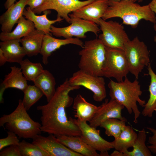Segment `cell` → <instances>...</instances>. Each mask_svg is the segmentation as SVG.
<instances>
[{
	"label": "cell",
	"instance_id": "6da1fadb",
	"mask_svg": "<svg viewBox=\"0 0 156 156\" xmlns=\"http://www.w3.org/2000/svg\"><path fill=\"white\" fill-rule=\"evenodd\" d=\"M80 86H72L68 79L56 89L54 95L46 104L39 105L37 109L41 113L42 132L55 136H80L81 132L73 118L67 117L66 108L70 106L74 99L69 95L71 91L78 90Z\"/></svg>",
	"mask_w": 156,
	"mask_h": 156
},
{
	"label": "cell",
	"instance_id": "7a4b0ae2",
	"mask_svg": "<svg viewBox=\"0 0 156 156\" xmlns=\"http://www.w3.org/2000/svg\"><path fill=\"white\" fill-rule=\"evenodd\" d=\"M108 6L102 18L104 20L119 17L122 20L123 24L135 28L142 20L156 23L155 13L148 5H140L129 1H108Z\"/></svg>",
	"mask_w": 156,
	"mask_h": 156
},
{
	"label": "cell",
	"instance_id": "3957f363",
	"mask_svg": "<svg viewBox=\"0 0 156 156\" xmlns=\"http://www.w3.org/2000/svg\"><path fill=\"white\" fill-rule=\"evenodd\" d=\"M125 78L124 80L120 82L110 80L108 84L109 89V95L111 99L116 100L124 106L129 114L133 113V122L136 123L141 114L137 103L144 107L146 101L140 97L142 92L138 79H135L131 82L127 76Z\"/></svg>",
	"mask_w": 156,
	"mask_h": 156
},
{
	"label": "cell",
	"instance_id": "277c9868",
	"mask_svg": "<svg viewBox=\"0 0 156 156\" xmlns=\"http://www.w3.org/2000/svg\"><path fill=\"white\" fill-rule=\"evenodd\" d=\"M5 127L20 138L33 139L42 132L41 124L33 120L28 114L20 99L16 109L11 113L4 115L0 118V126Z\"/></svg>",
	"mask_w": 156,
	"mask_h": 156
},
{
	"label": "cell",
	"instance_id": "5b68a950",
	"mask_svg": "<svg viewBox=\"0 0 156 156\" xmlns=\"http://www.w3.org/2000/svg\"><path fill=\"white\" fill-rule=\"evenodd\" d=\"M78 67L90 74L103 77V69L106 59L105 47L98 39L86 41L79 52Z\"/></svg>",
	"mask_w": 156,
	"mask_h": 156
},
{
	"label": "cell",
	"instance_id": "8992f818",
	"mask_svg": "<svg viewBox=\"0 0 156 156\" xmlns=\"http://www.w3.org/2000/svg\"><path fill=\"white\" fill-rule=\"evenodd\" d=\"M124 51L129 72L138 79L140 73L150 63L149 51L147 47L136 36L125 43Z\"/></svg>",
	"mask_w": 156,
	"mask_h": 156
},
{
	"label": "cell",
	"instance_id": "52a82bcc",
	"mask_svg": "<svg viewBox=\"0 0 156 156\" xmlns=\"http://www.w3.org/2000/svg\"><path fill=\"white\" fill-rule=\"evenodd\" d=\"M106 59L103 69V76L113 77L120 82L129 72L128 63L123 50L105 47Z\"/></svg>",
	"mask_w": 156,
	"mask_h": 156
},
{
	"label": "cell",
	"instance_id": "ba28073f",
	"mask_svg": "<svg viewBox=\"0 0 156 156\" xmlns=\"http://www.w3.org/2000/svg\"><path fill=\"white\" fill-rule=\"evenodd\" d=\"M99 25L102 32L99 39L105 46L124 50L125 44L130 39L123 26L116 21H106L102 18L99 20Z\"/></svg>",
	"mask_w": 156,
	"mask_h": 156
},
{
	"label": "cell",
	"instance_id": "9c48e42d",
	"mask_svg": "<svg viewBox=\"0 0 156 156\" xmlns=\"http://www.w3.org/2000/svg\"><path fill=\"white\" fill-rule=\"evenodd\" d=\"M70 24L67 26L57 27L53 25L51 27L50 32L57 37H63L65 38L75 36L79 38H85V34L88 32L94 33L96 36L101 30L97 24L81 18L69 16Z\"/></svg>",
	"mask_w": 156,
	"mask_h": 156
},
{
	"label": "cell",
	"instance_id": "30bf717a",
	"mask_svg": "<svg viewBox=\"0 0 156 156\" xmlns=\"http://www.w3.org/2000/svg\"><path fill=\"white\" fill-rule=\"evenodd\" d=\"M68 81L72 86H83L91 91L93 99L96 102H101L106 97L105 82L102 77L94 76L79 69L73 74Z\"/></svg>",
	"mask_w": 156,
	"mask_h": 156
},
{
	"label": "cell",
	"instance_id": "8fae6325",
	"mask_svg": "<svg viewBox=\"0 0 156 156\" xmlns=\"http://www.w3.org/2000/svg\"><path fill=\"white\" fill-rule=\"evenodd\" d=\"M95 0H45L42 5L33 11L35 14H39L45 10H54L57 12V18L61 17L70 23L69 14Z\"/></svg>",
	"mask_w": 156,
	"mask_h": 156
},
{
	"label": "cell",
	"instance_id": "7c38bea8",
	"mask_svg": "<svg viewBox=\"0 0 156 156\" xmlns=\"http://www.w3.org/2000/svg\"><path fill=\"white\" fill-rule=\"evenodd\" d=\"M73 120L80 130L81 137L88 144L96 151H99L100 156H109L108 151L114 148L112 142H108L102 138L100 130L91 127L86 122L77 119Z\"/></svg>",
	"mask_w": 156,
	"mask_h": 156
},
{
	"label": "cell",
	"instance_id": "4fadbf2b",
	"mask_svg": "<svg viewBox=\"0 0 156 156\" xmlns=\"http://www.w3.org/2000/svg\"><path fill=\"white\" fill-rule=\"evenodd\" d=\"M32 140V143L47 152L49 156H83L64 146L53 134L47 137L38 135Z\"/></svg>",
	"mask_w": 156,
	"mask_h": 156
},
{
	"label": "cell",
	"instance_id": "5bb4252c",
	"mask_svg": "<svg viewBox=\"0 0 156 156\" xmlns=\"http://www.w3.org/2000/svg\"><path fill=\"white\" fill-rule=\"evenodd\" d=\"M124 107V106L114 99H110L109 101L106 99L89 122V125L96 128L103 121L109 118H116L127 122V119L121 115V111Z\"/></svg>",
	"mask_w": 156,
	"mask_h": 156
},
{
	"label": "cell",
	"instance_id": "9a60e30c",
	"mask_svg": "<svg viewBox=\"0 0 156 156\" xmlns=\"http://www.w3.org/2000/svg\"><path fill=\"white\" fill-rule=\"evenodd\" d=\"M108 6L106 0H95L72 12L69 16L81 18L93 22L98 25Z\"/></svg>",
	"mask_w": 156,
	"mask_h": 156
},
{
	"label": "cell",
	"instance_id": "2e32d148",
	"mask_svg": "<svg viewBox=\"0 0 156 156\" xmlns=\"http://www.w3.org/2000/svg\"><path fill=\"white\" fill-rule=\"evenodd\" d=\"M69 44H75L82 47L84 44L83 42L77 38L58 39L53 38L50 34H45L40 53L42 56V62L44 65L47 64L49 62L48 58L53 52L62 46Z\"/></svg>",
	"mask_w": 156,
	"mask_h": 156
},
{
	"label": "cell",
	"instance_id": "e0dca14e",
	"mask_svg": "<svg viewBox=\"0 0 156 156\" xmlns=\"http://www.w3.org/2000/svg\"><path fill=\"white\" fill-rule=\"evenodd\" d=\"M27 1V0H19L11 5L0 16V24L2 32L7 33L12 31L14 25L23 16Z\"/></svg>",
	"mask_w": 156,
	"mask_h": 156
},
{
	"label": "cell",
	"instance_id": "ac0fdd59",
	"mask_svg": "<svg viewBox=\"0 0 156 156\" xmlns=\"http://www.w3.org/2000/svg\"><path fill=\"white\" fill-rule=\"evenodd\" d=\"M55 136L58 140L64 146L83 156H100V154L88 144L80 136L63 135Z\"/></svg>",
	"mask_w": 156,
	"mask_h": 156
},
{
	"label": "cell",
	"instance_id": "d6986e66",
	"mask_svg": "<svg viewBox=\"0 0 156 156\" xmlns=\"http://www.w3.org/2000/svg\"><path fill=\"white\" fill-rule=\"evenodd\" d=\"M100 108L87 102L80 94L74 99L73 108L75 112L74 116L81 121L89 122Z\"/></svg>",
	"mask_w": 156,
	"mask_h": 156
},
{
	"label": "cell",
	"instance_id": "ffe728a7",
	"mask_svg": "<svg viewBox=\"0 0 156 156\" xmlns=\"http://www.w3.org/2000/svg\"><path fill=\"white\" fill-rule=\"evenodd\" d=\"M43 12V15H37L28 7L25 9L23 15L26 18L33 23L36 29L43 31L45 34L52 35L50 32L51 25L56 22L62 21L64 19L61 17H58L54 20H50L47 18V16L51 13V11L47 10Z\"/></svg>",
	"mask_w": 156,
	"mask_h": 156
},
{
	"label": "cell",
	"instance_id": "44dd1931",
	"mask_svg": "<svg viewBox=\"0 0 156 156\" xmlns=\"http://www.w3.org/2000/svg\"><path fill=\"white\" fill-rule=\"evenodd\" d=\"M45 34L43 31L35 29L19 40L26 55L31 57L40 53Z\"/></svg>",
	"mask_w": 156,
	"mask_h": 156
},
{
	"label": "cell",
	"instance_id": "7402d4cb",
	"mask_svg": "<svg viewBox=\"0 0 156 156\" xmlns=\"http://www.w3.org/2000/svg\"><path fill=\"white\" fill-rule=\"evenodd\" d=\"M19 40H9L0 42V48L9 62L19 63L26 55L22 46L20 45Z\"/></svg>",
	"mask_w": 156,
	"mask_h": 156
},
{
	"label": "cell",
	"instance_id": "603a6c76",
	"mask_svg": "<svg viewBox=\"0 0 156 156\" xmlns=\"http://www.w3.org/2000/svg\"><path fill=\"white\" fill-rule=\"evenodd\" d=\"M146 134L144 128L139 131L136 140L131 151L127 150L121 152L117 150L113 152L111 156H151V152L145 144Z\"/></svg>",
	"mask_w": 156,
	"mask_h": 156
},
{
	"label": "cell",
	"instance_id": "cb8c5ba5",
	"mask_svg": "<svg viewBox=\"0 0 156 156\" xmlns=\"http://www.w3.org/2000/svg\"><path fill=\"white\" fill-rule=\"evenodd\" d=\"M17 25L13 31L10 33L1 32L0 39L1 41L9 40H20L26 36L35 29L33 23L29 20L26 19L23 16L17 23Z\"/></svg>",
	"mask_w": 156,
	"mask_h": 156
},
{
	"label": "cell",
	"instance_id": "d4e9b609",
	"mask_svg": "<svg viewBox=\"0 0 156 156\" xmlns=\"http://www.w3.org/2000/svg\"><path fill=\"white\" fill-rule=\"evenodd\" d=\"M34 85L39 88L46 97L48 102L55 93V79L49 71L44 70L43 72L33 81Z\"/></svg>",
	"mask_w": 156,
	"mask_h": 156
},
{
	"label": "cell",
	"instance_id": "484cf974",
	"mask_svg": "<svg viewBox=\"0 0 156 156\" xmlns=\"http://www.w3.org/2000/svg\"><path fill=\"white\" fill-rule=\"evenodd\" d=\"M137 136L138 134L130 126L126 125L119 135L112 142L114 148L123 152L132 147Z\"/></svg>",
	"mask_w": 156,
	"mask_h": 156
},
{
	"label": "cell",
	"instance_id": "4316f807",
	"mask_svg": "<svg viewBox=\"0 0 156 156\" xmlns=\"http://www.w3.org/2000/svg\"><path fill=\"white\" fill-rule=\"evenodd\" d=\"M10 72L6 75L2 82L7 89L14 88L23 92L28 86L27 80L24 76L21 68L15 66L10 67Z\"/></svg>",
	"mask_w": 156,
	"mask_h": 156
},
{
	"label": "cell",
	"instance_id": "83f0119b",
	"mask_svg": "<svg viewBox=\"0 0 156 156\" xmlns=\"http://www.w3.org/2000/svg\"><path fill=\"white\" fill-rule=\"evenodd\" d=\"M19 64L22 73L27 81H33L44 70L41 63H33L27 58L23 60Z\"/></svg>",
	"mask_w": 156,
	"mask_h": 156
},
{
	"label": "cell",
	"instance_id": "f1b7e54d",
	"mask_svg": "<svg viewBox=\"0 0 156 156\" xmlns=\"http://www.w3.org/2000/svg\"><path fill=\"white\" fill-rule=\"evenodd\" d=\"M126 122L116 118H109L103 121L100 127L105 129L106 135L108 136L118 137L125 126Z\"/></svg>",
	"mask_w": 156,
	"mask_h": 156
},
{
	"label": "cell",
	"instance_id": "f546056e",
	"mask_svg": "<svg viewBox=\"0 0 156 156\" xmlns=\"http://www.w3.org/2000/svg\"><path fill=\"white\" fill-rule=\"evenodd\" d=\"M23 92L24 96L22 102L27 111L44 95L41 90L35 85H28Z\"/></svg>",
	"mask_w": 156,
	"mask_h": 156
},
{
	"label": "cell",
	"instance_id": "4dcf8cb0",
	"mask_svg": "<svg viewBox=\"0 0 156 156\" xmlns=\"http://www.w3.org/2000/svg\"><path fill=\"white\" fill-rule=\"evenodd\" d=\"M21 156H49L38 146L23 140L18 145Z\"/></svg>",
	"mask_w": 156,
	"mask_h": 156
},
{
	"label": "cell",
	"instance_id": "1f68e13d",
	"mask_svg": "<svg viewBox=\"0 0 156 156\" xmlns=\"http://www.w3.org/2000/svg\"><path fill=\"white\" fill-rule=\"evenodd\" d=\"M148 75L151 78V82L149 87V97L144 107L141 114L144 116L149 108L156 101V74L154 72L151 67V63L148 65Z\"/></svg>",
	"mask_w": 156,
	"mask_h": 156
},
{
	"label": "cell",
	"instance_id": "d6a6232c",
	"mask_svg": "<svg viewBox=\"0 0 156 156\" xmlns=\"http://www.w3.org/2000/svg\"><path fill=\"white\" fill-rule=\"evenodd\" d=\"M8 135L4 138L0 139V150L8 146L18 145L20 142L17 135L14 132L9 131Z\"/></svg>",
	"mask_w": 156,
	"mask_h": 156
},
{
	"label": "cell",
	"instance_id": "836d02e7",
	"mask_svg": "<svg viewBox=\"0 0 156 156\" xmlns=\"http://www.w3.org/2000/svg\"><path fill=\"white\" fill-rule=\"evenodd\" d=\"M1 151L0 156H21L18 145H10Z\"/></svg>",
	"mask_w": 156,
	"mask_h": 156
},
{
	"label": "cell",
	"instance_id": "e575fe53",
	"mask_svg": "<svg viewBox=\"0 0 156 156\" xmlns=\"http://www.w3.org/2000/svg\"><path fill=\"white\" fill-rule=\"evenodd\" d=\"M146 128L153 133L152 135L148 138L147 146L151 153L156 154V129L149 127Z\"/></svg>",
	"mask_w": 156,
	"mask_h": 156
},
{
	"label": "cell",
	"instance_id": "d590c367",
	"mask_svg": "<svg viewBox=\"0 0 156 156\" xmlns=\"http://www.w3.org/2000/svg\"><path fill=\"white\" fill-rule=\"evenodd\" d=\"M45 0H27V5H29L31 10H33L42 5Z\"/></svg>",
	"mask_w": 156,
	"mask_h": 156
},
{
	"label": "cell",
	"instance_id": "8d00e7d4",
	"mask_svg": "<svg viewBox=\"0 0 156 156\" xmlns=\"http://www.w3.org/2000/svg\"><path fill=\"white\" fill-rule=\"evenodd\" d=\"M154 111L156 112V101L150 107L144 116L151 117Z\"/></svg>",
	"mask_w": 156,
	"mask_h": 156
},
{
	"label": "cell",
	"instance_id": "74e56055",
	"mask_svg": "<svg viewBox=\"0 0 156 156\" xmlns=\"http://www.w3.org/2000/svg\"><path fill=\"white\" fill-rule=\"evenodd\" d=\"M148 5L152 10L155 13L156 17V0H152ZM153 27L154 30L156 31V21L154 24Z\"/></svg>",
	"mask_w": 156,
	"mask_h": 156
},
{
	"label": "cell",
	"instance_id": "f35d334b",
	"mask_svg": "<svg viewBox=\"0 0 156 156\" xmlns=\"http://www.w3.org/2000/svg\"><path fill=\"white\" fill-rule=\"evenodd\" d=\"M7 62L6 57L4 56L1 49L0 48V66L3 65Z\"/></svg>",
	"mask_w": 156,
	"mask_h": 156
},
{
	"label": "cell",
	"instance_id": "ab89813d",
	"mask_svg": "<svg viewBox=\"0 0 156 156\" xmlns=\"http://www.w3.org/2000/svg\"><path fill=\"white\" fill-rule=\"evenodd\" d=\"M6 88L2 83L0 85V103H4V99L3 97V95L5 90Z\"/></svg>",
	"mask_w": 156,
	"mask_h": 156
},
{
	"label": "cell",
	"instance_id": "60d3db41",
	"mask_svg": "<svg viewBox=\"0 0 156 156\" xmlns=\"http://www.w3.org/2000/svg\"><path fill=\"white\" fill-rule=\"evenodd\" d=\"M16 1V0H6L4 4L5 8L6 9H7L11 5L14 4Z\"/></svg>",
	"mask_w": 156,
	"mask_h": 156
},
{
	"label": "cell",
	"instance_id": "b9f144b4",
	"mask_svg": "<svg viewBox=\"0 0 156 156\" xmlns=\"http://www.w3.org/2000/svg\"><path fill=\"white\" fill-rule=\"evenodd\" d=\"M107 1H129L134 3L138 2L139 3L142 2L143 0H106Z\"/></svg>",
	"mask_w": 156,
	"mask_h": 156
},
{
	"label": "cell",
	"instance_id": "7bdbcfd3",
	"mask_svg": "<svg viewBox=\"0 0 156 156\" xmlns=\"http://www.w3.org/2000/svg\"><path fill=\"white\" fill-rule=\"evenodd\" d=\"M154 41L156 43V34L154 37Z\"/></svg>",
	"mask_w": 156,
	"mask_h": 156
}]
</instances>
